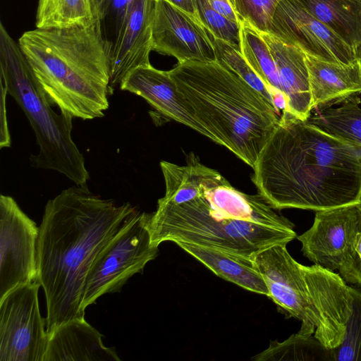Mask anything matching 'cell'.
<instances>
[{
    "label": "cell",
    "mask_w": 361,
    "mask_h": 361,
    "mask_svg": "<svg viewBox=\"0 0 361 361\" xmlns=\"http://www.w3.org/2000/svg\"><path fill=\"white\" fill-rule=\"evenodd\" d=\"M175 243L220 278L251 292L267 295L265 281L251 257L194 243Z\"/></svg>",
    "instance_id": "obj_20"
},
{
    "label": "cell",
    "mask_w": 361,
    "mask_h": 361,
    "mask_svg": "<svg viewBox=\"0 0 361 361\" xmlns=\"http://www.w3.org/2000/svg\"><path fill=\"white\" fill-rule=\"evenodd\" d=\"M52 106L82 120L104 116L109 108L112 44L102 20L63 28H37L18 42Z\"/></svg>",
    "instance_id": "obj_3"
},
{
    "label": "cell",
    "mask_w": 361,
    "mask_h": 361,
    "mask_svg": "<svg viewBox=\"0 0 361 361\" xmlns=\"http://www.w3.org/2000/svg\"><path fill=\"white\" fill-rule=\"evenodd\" d=\"M361 230V202L316 211L311 228L297 237L314 264L338 270Z\"/></svg>",
    "instance_id": "obj_13"
},
{
    "label": "cell",
    "mask_w": 361,
    "mask_h": 361,
    "mask_svg": "<svg viewBox=\"0 0 361 361\" xmlns=\"http://www.w3.org/2000/svg\"><path fill=\"white\" fill-rule=\"evenodd\" d=\"M1 83L27 118L39 147L32 166L56 171L75 185H87L85 159L71 137V116L56 113L36 80L18 43L0 23Z\"/></svg>",
    "instance_id": "obj_6"
},
{
    "label": "cell",
    "mask_w": 361,
    "mask_h": 361,
    "mask_svg": "<svg viewBox=\"0 0 361 361\" xmlns=\"http://www.w3.org/2000/svg\"><path fill=\"white\" fill-rule=\"evenodd\" d=\"M209 32L195 16L165 0L155 1L152 50L175 57L178 63L216 61Z\"/></svg>",
    "instance_id": "obj_12"
},
{
    "label": "cell",
    "mask_w": 361,
    "mask_h": 361,
    "mask_svg": "<svg viewBox=\"0 0 361 361\" xmlns=\"http://www.w3.org/2000/svg\"><path fill=\"white\" fill-rule=\"evenodd\" d=\"M305 55L313 111L341 104L361 94V68L357 60L342 64Z\"/></svg>",
    "instance_id": "obj_19"
},
{
    "label": "cell",
    "mask_w": 361,
    "mask_h": 361,
    "mask_svg": "<svg viewBox=\"0 0 361 361\" xmlns=\"http://www.w3.org/2000/svg\"><path fill=\"white\" fill-rule=\"evenodd\" d=\"M197 17L212 37L240 50V24L216 12L208 0H194Z\"/></svg>",
    "instance_id": "obj_29"
},
{
    "label": "cell",
    "mask_w": 361,
    "mask_h": 361,
    "mask_svg": "<svg viewBox=\"0 0 361 361\" xmlns=\"http://www.w3.org/2000/svg\"><path fill=\"white\" fill-rule=\"evenodd\" d=\"M252 177L275 209L319 211L361 202V151L282 113Z\"/></svg>",
    "instance_id": "obj_1"
},
{
    "label": "cell",
    "mask_w": 361,
    "mask_h": 361,
    "mask_svg": "<svg viewBox=\"0 0 361 361\" xmlns=\"http://www.w3.org/2000/svg\"><path fill=\"white\" fill-rule=\"evenodd\" d=\"M35 280L0 300V361H44L48 334Z\"/></svg>",
    "instance_id": "obj_9"
},
{
    "label": "cell",
    "mask_w": 361,
    "mask_h": 361,
    "mask_svg": "<svg viewBox=\"0 0 361 361\" xmlns=\"http://www.w3.org/2000/svg\"><path fill=\"white\" fill-rule=\"evenodd\" d=\"M352 312L342 343L331 349L333 361H361V290L350 286Z\"/></svg>",
    "instance_id": "obj_28"
},
{
    "label": "cell",
    "mask_w": 361,
    "mask_h": 361,
    "mask_svg": "<svg viewBox=\"0 0 361 361\" xmlns=\"http://www.w3.org/2000/svg\"><path fill=\"white\" fill-rule=\"evenodd\" d=\"M251 258L265 281L267 296L284 314L302 322L298 332L314 334L329 349L342 343L353 296L340 274L298 263L286 244L271 245Z\"/></svg>",
    "instance_id": "obj_5"
},
{
    "label": "cell",
    "mask_w": 361,
    "mask_h": 361,
    "mask_svg": "<svg viewBox=\"0 0 361 361\" xmlns=\"http://www.w3.org/2000/svg\"><path fill=\"white\" fill-rule=\"evenodd\" d=\"M120 88L142 97L162 115L217 144L216 138L188 110L169 71L158 70L151 64L138 67L126 76Z\"/></svg>",
    "instance_id": "obj_15"
},
{
    "label": "cell",
    "mask_w": 361,
    "mask_h": 361,
    "mask_svg": "<svg viewBox=\"0 0 361 361\" xmlns=\"http://www.w3.org/2000/svg\"><path fill=\"white\" fill-rule=\"evenodd\" d=\"M252 360L333 361L331 349L324 346L312 334L298 332L283 342L271 341L267 349Z\"/></svg>",
    "instance_id": "obj_26"
},
{
    "label": "cell",
    "mask_w": 361,
    "mask_h": 361,
    "mask_svg": "<svg viewBox=\"0 0 361 361\" xmlns=\"http://www.w3.org/2000/svg\"><path fill=\"white\" fill-rule=\"evenodd\" d=\"M273 56L286 111L306 121L313 111L305 54L271 33H261ZM282 114V113H281Z\"/></svg>",
    "instance_id": "obj_17"
},
{
    "label": "cell",
    "mask_w": 361,
    "mask_h": 361,
    "mask_svg": "<svg viewBox=\"0 0 361 361\" xmlns=\"http://www.w3.org/2000/svg\"><path fill=\"white\" fill-rule=\"evenodd\" d=\"M298 1L353 50L361 41V0Z\"/></svg>",
    "instance_id": "obj_21"
},
{
    "label": "cell",
    "mask_w": 361,
    "mask_h": 361,
    "mask_svg": "<svg viewBox=\"0 0 361 361\" xmlns=\"http://www.w3.org/2000/svg\"><path fill=\"white\" fill-rule=\"evenodd\" d=\"M154 0H132L118 27L112 44L110 87L121 85L133 70L149 65L152 50V21Z\"/></svg>",
    "instance_id": "obj_14"
},
{
    "label": "cell",
    "mask_w": 361,
    "mask_h": 361,
    "mask_svg": "<svg viewBox=\"0 0 361 361\" xmlns=\"http://www.w3.org/2000/svg\"><path fill=\"white\" fill-rule=\"evenodd\" d=\"M158 247L151 243L141 214L136 211L96 256L85 280L82 310L102 295L120 291L157 256Z\"/></svg>",
    "instance_id": "obj_8"
},
{
    "label": "cell",
    "mask_w": 361,
    "mask_h": 361,
    "mask_svg": "<svg viewBox=\"0 0 361 361\" xmlns=\"http://www.w3.org/2000/svg\"><path fill=\"white\" fill-rule=\"evenodd\" d=\"M346 282L361 288V230L356 234L352 247L338 269Z\"/></svg>",
    "instance_id": "obj_31"
},
{
    "label": "cell",
    "mask_w": 361,
    "mask_h": 361,
    "mask_svg": "<svg viewBox=\"0 0 361 361\" xmlns=\"http://www.w3.org/2000/svg\"><path fill=\"white\" fill-rule=\"evenodd\" d=\"M240 51L271 94L279 112L286 111L276 66L270 49L262 34L246 22L240 20Z\"/></svg>",
    "instance_id": "obj_22"
},
{
    "label": "cell",
    "mask_w": 361,
    "mask_h": 361,
    "mask_svg": "<svg viewBox=\"0 0 361 361\" xmlns=\"http://www.w3.org/2000/svg\"><path fill=\"white\" fill-rule=\"evenodd\" d=\"M360 103V97H356L344 102L338 107L312 111L306 121L361 151Z\"/></svg>",
    "instance_id": "obj_24"
},
{
    "label": "cell",
    "mask_w": 361,
    "mask_h": 361,
    "mask_svg": "<svg viewBox=\"0 0 361 361\" xmlns=\"http://www.w3.org/2000/svg\"><path fill=\"white\" fill-rule=\"evenodd\" d=\"M224 179L219 173L201 189V195L219 216L269 227L293 230L294 224L276 212L275 209L261 195L242 192Z\"/></svg>",
    "instance_id": "obj_16"
},
{
    "label": "cell",
    "mask_w": 361,
    "mask_h": 361,
    "mask_svg": "<svg viewBox=\"0 0 361 361\" xmlns=\"http://www.w3.org/2000/svg\"><path fill=\"white\" fill-rule=\"evenodd\" d=\"M136 212L91 192L87 185L63 190L45 206L37 240V281L46 298L47 334L84 319L85 280L99 251Z\"/></svg>",
    "instance_id": "obj_2"
},
{
    "label": "cell",
    "mask_w": 361,
    "mask_h": 361,
    "mask_svg": "<svg viewBox=\"0 0 361 361\" xmlns=\"http://www.w3.org/2000/svg\"><path fill=\"white\" fill-rule=\"evenodd\" d=\"M160 166L165 182V195L161 200L182 204L201 195L202 186L217 171L209 168L190 155L185 166L161 161Z\"/></svg>",
    "instance_id": "obj_23"
},
{
    "label": "cell",
    "mask_w": 361,
    "mask_h": 361,
    "mask_svg": "<svg viewBox=\"0 0 361 361\" xmlns=\"http://www.w3.org/2000/svg\"><path fill=\"white\" fill-rule=\"evenodd\" d=\"M158 1V0H154ZM197 17L194 0H165Z\"/></svg>",
    "instance_id": "obj_34"
},
{
    "label": "cell",
    "mask_w": 361,
    "mask_h": 361,
    "mask_svg": "<svg viewBox=\"0 0 361 361\" xmlns=\"http://www.w3.org/2000/svg\"><path fill=\"white\" fill-rule=\"evenodd\" d=\"M141 216L155 246L164 241L185 242L252 257L264 248L287 245L297 237L294 229L221 217L202 195L179 204L159 199L156 211Z\"/></svg>",
    "instance_id": "obj_7"
},
{
    "label": "cell",
    "mask_w": 361,
    "mask_h": 361,
    "mask_svg": "<svg viewBox=\"0 0 361 361\" xmlns=\"http://www.w3.org/2000/svg\"><path fill=\"white\" fill-rule=\"evenodd\" d=\"M95 18L92 0H39L37 28H63L85 24Z\"/></svg>",
    "instance_id": "obj_25"
},
{
    "label": "cell",
    "mask_w": 361,
    "mask_h": 361,
    "mask_svg": "<svg viewBox=\"0 0 361 361\" xmlns=\"http://www.w3.org/2000/svg\"><path fill=\"white\" fill-rule=\"evenodd\" d=\"M92 4L95 18L102 20L108 13L110 0H92Z\"/></svg>",
    "instance_id": "obj_33"
},
{
    "label": "cell",
    "mask_w": 361,
    "mask_h": 361,
    "mask_svg": "<svg viewBox=\"0 0 361 361\" xmlns=\"http://www.w3.org/2000/svg\"><path fill=\"white\" fill-rule=\"evenodd\" d=\"M211 6L218 13L230 20L240 24V18L236 14L232 0H208Z\"/></svg>",
    "instance_id": "obj_32"
},
{
    "label": "cell",
    "mask_w": 361,
    "mask_h": 361,
    "mask_svg": "<svg viewBox=\"0 0 361 361\" xmlns=\"http://www.w3.org/2000/svg\"><path fill=\"white\" fill-rule=\"evenodd\" d=\"M355 56L361 68V41L354 48Z\"/></svg>",
    "instance_id": "obj_35"
},
{
    "label": "cell",
    "mask_w": 361,
    "mask_h": 361,
    "mask_svg": "<svg viewBox=\"0 0 361 361\" xmlns=\"http://www.w3.org/2000/svg\"><path fill=\"white\" fill-rule=\"evenodd\" d=\"M114 348L84 319L67 322L48 334L44 361H120Z\"/></svg>",
    "instance_id": "obj_18"
},
{
    "label": "cell",
    "mask_w": 361,
    "mask_h": 361,
    "mask_svg": "<svg viewBox=\"0 0 361 361\" xmlns=\"http://www.w3.org/2000/svg\"><path fill=\"white\" fill-rule=\"evenodd\" d=\"M360 202H361V197H360Z\"/></svg>",
    "instance_id": "obj_36"
},
{
    "label": "cell",
    "mask_w": 361,
    "mask_h": 361,
    "mask_svg": "<svg viewBox=\"0 0 361 361\" xmlns=\"http://www.w3.org/2000/svg\"><path fill=\"white\" fill-rule=\"evenodd\" d=\"M281 0H232L242 20L260 33H270L275 11Z\"/></svg>",
    "instance_id": "obj_30"
},
{
    "label": "cell",
    "mask_w": 361,
    "mask_h": 361,
    "mask_svg": "<svg viewBox=\"0 0 361 361\" xmlns=\"http://www.w3.org/2000/svg\"><path fill=\"white\" fill-rule=\"evenodd\" d=\"M39 227L15 200L0 196V300L37 280Z\"/></svg>",
    "instance_id": "obj_10"
},
{
    "label": "cell",
    "mask_w": 361,
    "mask_h": 361,
    "mask_svg": "<svg viewBox=\"0 0 361 361\" xmlns=\"http://www.w3.org/2000/svg\"><path fill=\"white\" fill-rule=\"evenodd\" d=\"M271 34L318 59L350 64L354 50L310 15L298 0H281L273 16Z\"/></svg>",
    "instance_id": "obj_11"
},
{
    "label": "cell",
    "mask_w": 361,
    "mask_h": 361,
    "mask_svg": "<svg viewBox=\"0 0 361 361\" xmlns=\"http://www.w3.org/2000/svg\"><path fill=\"white\" fill-rule=\"evenodd\" d=\"M169 71L192 116L253 169L279 121L273 104L217 61L178 63Z\"/></svg>",
    "instance_id": "obj_4"
},
{
    "label": "cell",
    "mask_w": 361,
    "mask_h": 361,
    "mask_svg": "<svg viewBox=\"0 0 361 361\" xmlns=\"http://www.w3.org/2000/svg\"><path fill=\"white\" fill-rule=\"evenodd\" d=\"M212 41L216 61L247 82L274 105L272 97L266 85L252 70L240 50L219 39L212 37Z\"/></svg>",
    "instance_id": "obj_27"
}]
</instances>
